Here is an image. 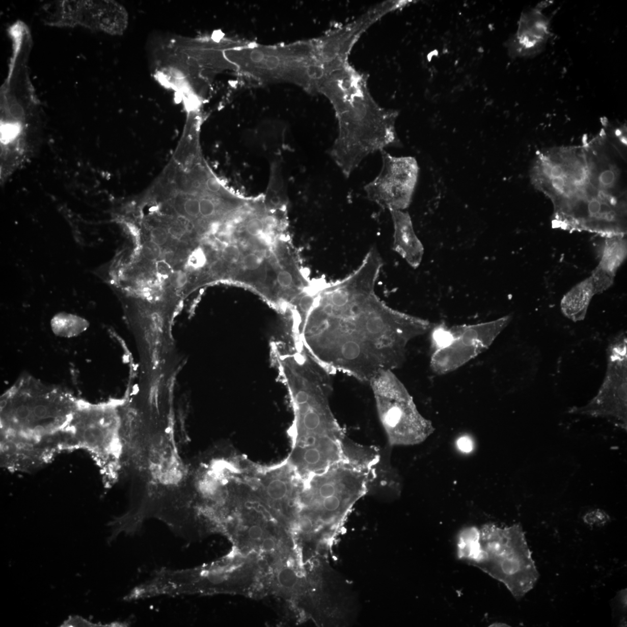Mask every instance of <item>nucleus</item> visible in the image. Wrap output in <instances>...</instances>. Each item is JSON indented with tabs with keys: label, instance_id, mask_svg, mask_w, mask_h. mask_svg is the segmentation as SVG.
<instances>
[{
	"label": "nucleus",
	"instance_id": "1",
	"mask_svg": "<svg viewBox=\"0 0 627 627\" xmlns=\"http://www.w3.org/2000/svg\"><path fill=\"white\" fill-rule=\"evenodd\" d=\"M383 260L376 248L350 275L315 293L302 330L303 344L330 372L363 383L391 371L405 339L425 323L390 308L375 292Z\"/></svg>",
	"mask_w": 627,
	"mask_h": 627
},
{
	"label": "nucleus",
	"instance_id": "2",
	"mask_svg": "<svg viewBox=\"0 0 627 627\" xmlns=\"http://www.w3.org/2000/svg\"><path fill=\"white\" fill-rule=\"evenodd\" d=\"M269 352L293 411L288 462L303 477L322 472L343 460L345 437L330 404L331 372L302 344L274 340Z\"/></svg>",
	"mask_w": 627,
	"mask_h": 627
},
{
	"label": "nucleus",
	"instance_id": "3",
	"mask_svg": "<svg viewBox=\"0 0 627 627\" xmlns=\"http://www.w3.org/2000/svg\"><path fill=\"white\" fill-rule=\"evenodd\" d=\"M329 99L339 132L330 155L347 178L372 153L400 146L398 112L381 107L369 92L367 77L350 64L327 78L319 92Z\"/></svg>",
	"mask_w": 627,
	"mask_h": 627
},
{
	"label": "nucleus",
	"instance_id": "4",
	"mask_svg": "<svg viewBox=\"0 0 627 627\" xmlns=\"http://www.w3.org/2000/svg\"><path fill=\"white\" fill-rule=\"evenodd\" d=\"M480 533V550L472 566L504 584L514 598L521 600L539 577L522 527L487 526Z\"/></svg>",
	"mask_w": 627,
	"mask_h": 627
},
{
	"label": "nucleus",
	"instance_id": "5",
	"mask_svg": "<svg viewBox=\"0 0 627 627\" xmlns=\"http://www.w3.org/2000/svg\"><path fill=\"white\" fill-rule=\"evenodd\" d=\"M532 180L556 206L586 189L591 176L583 152L555 149L540 155L533 168Z\"/></svg>",
	"mask_w": 627,
	"mask_h": 627
},
{
	"label": "nucleus",
	"instance_id": "6",
	"mask_svg": "<svg viewBox=\"0 0 627 627\" xmlns=\"http://www.w3.org/2000/svg\"><path fill=\"white\" fill-rule=\"evenodd\" d=\"M607 352V369L599 392L587 405L573 408L570 413L607 418L626 430L627 342L624 333L617 335L611 340Z\"/></svg>",
	"mask_w": 627,
	"mask_h": 627
},
{
	"label": "nucleus",
	"instance_id": "7",
	"mask_svg": "<svg viewBox=\"0 0 627 627\" xmlns=\"http://www.w3.org/2000/svg\"><path fill=\"white\" fill-rule=\"evenodd\" d=\"M382 167L374 180L365 186L367 197L389 211L410 206L416 187L419 166L413 157H395L380 151Z\"/></svg>",
	"mask_w": 627,
	"mask_h": 627
},
{
	"label": "nucleus",
	"instance_id": "8",
	"mask_svg": "<svg viewBox=\"0 0 627 627\" xmlns=\"http://www.w3.org/2000/svg\"><path fill=\"white\" fill-rule=\"evenodd\" d=\"M377 415L390 445L414 439L417 435L416 419L408 398L391 371H382L369 382Z\"/></svg>",
	"mask_w": 627,
	"mask_h": 627
},
{
	"label": "nucleus",
	"instance_id": "9",
	"mask_svg": "<svg viewBox=\"0 0 627 627\" xmlns=\"http://www.w3.org/2000/svg\"><path fill=\"white\" fill-rule=\"evenodd\" d=\"M545 6L538 5L523 12L515 35L509 43V52L514 56L525 57L540 51L550 36L549 20L543 14Z\"/></svg>",
	"mask_w": 627,
	"mask_h": 627
},
{
	"label": "nucleus",
	"instance_id": "10",
	"mask_svg": "<svg viewBox=\"0 0 627 627\" xmlns=\"http://www.w3.org/2000/svg\"><path fill=\"white\" fill-rule=\"evenodd\" d=\"M394 227V251L411 267L418 268L421 264L424 248L414 230L410 214L404 210L390 211Z\"/></svg>",
	"mask_w": 627,
	"mask_h": 627
},
{
	"label": "nucleus",
	"instance_id": "11",
	"mask_svg": "<svg viewBox=\"0 0 627 627\" xmlns=\"http://www.w3.org/2000/svg\"><path fill=\"white\" fill-rule=\"evenodd\" d=\"M595 294L590 276L575 285L563 296L560 303L562 313L573 321L584 320L589 305Z\"/></svg>",
	"mask_w": 627,
	"mask_h": 627
},
{
	"label": "nucleus",
	"instance_id": "12",
	"mask_svg": "<svg viewBox=\"0 0 627 627\" xmlns=\"http://www.w3.org/2000/svg\"><path fill=\"white\" fill-rule=\"evenodd\" d=\"M387 447L381 448L378 459L366 475L367 493H387L396 485V473L390 463Z\"/></svg>",
	"mask_w": 627,
	"mask_h": 627
},
{
	"label": "nucleus",
	"instance_id": "13",
	"mask_svg": "<svg viewBox=\"0 0 627 627\" xmlns=\"http://www.w3.org/2000/svg\"><path fill=\"white\" fill-rule=\"evenodd\" d=\"M627 255V244L625 236H614L606 238L601 258L596 267L613 278L624 262Z\"/></svg>",
	"mask_w": 627,
	"mask_h": 627
},
{
	"label": "nucleus",
	"instance_id": "14",
	"mask_svg": "<svg viewBox=\"0 0 627 627\" xmlns=\"http://www.w3.org/2000/svg\"><path fill=\"white\" fill-rule=\"evenodd\" d=\"M480 530L465 529L456 538V555L459 559L471 564L474 562L480 550Z\"/></svg>",
	"mask_w": 627,
	"mask_h": 627
},
{
	"label": "nucleus",
	"instance_id": "15",
	"mask_svg": "<svg viewBox=\"0 0 627 627\" xmlns=\"http://www.w3.org/2000/svg\"><path fill=\"white\" fill-rule=\"evenodd\" d=\"M584 522L590 526H603L610 521V516L603 510L596 509L585 514Z\"/></svg>",
	"mask_w": 627,
	"mask_h": 627
},
{
	"label": "nucleus",
	"instance_id": "16",
	"mask_svg": "<svg viewBox=\"0 0 627 627\" xmlns=\"http://www.w3.org/2000/svg\"><path fill=\"white\" fill-rule=\"evenodd\" d=\"M151 241L159 247L165 246L169 242V236L167 230L163 226L156 225L152 227L150 232Z\"/></svg>",
	"mask_w": 627,
	"mask_h": 627
},
{
	"label": "nucleus",
	"instance_id": "17",
	"mask_svg": "<svg viewBox=\"0 0 627 627\" xmlns=\"http://www.w3.org/2000/svg\"><path fill=\"white\" fill-rule=\"evenodd\" d=\"M63 627H96L109 626L101 623H94L92 621L87 620L80 616H70L67 620L64 621L61 625Z\"/></svg>",
	"mask_w": 627,
	"mask_h": 627
},
{
	"label": "nucleus",
	"instance_id": "18",
	"mask_svg": "<svg viewBox=\"0 0 627 627\" xmlns=\"http://www.w3.org/2000/svg\"><path fill=\"white\" fill-rule=\"evenodd\" d=\"M222 255L223 260L229 264L238 263L241 256L239 248L235 244H229L224 247Z\"/></svg>",
	"mask_w": 627,
	"mask_h": 627
},
{
	"label": "nucleus",
	"instance_id": "19",
	"mask_svg": "<svg viewBox=\"0 0 627 627\" xmlns=\"http://www.w3.org/2000/svg\"><path fill=\"white\" fill-rule=\"evenodd\" d=\"M278 580L281 586L286 588L293 587L297 583L295 573L288 568H284L279 573Z\"/></svg>",
	"mask_w": 627,
	"mask_h": 627
},
{
	"label": "nucleus",
	"instance_id": "20",
	"mask_svg": "<svg viewBox=\"0 0 627 627\" xmlns=\"http://www.w3.org/2000/svg\"><path fill=\"white\" fill-rule=\"evenodd\" d=\"M262 263V259L254 253H248L243 257L242 264L244 269L248 271H254L259 268Z\"/></svg>",
	"mask_w": 627,
	"mask_h": 627
},
{
	"label": "nucleus",
	"instance_id": "21",
	"mask_svg": "<svg viewBox=\"0 0 627 627\" xmlns=\"http://www.w3.org/2000/svg\"><path fill=\"white\" fill-rule=\"evenodd\" d=\"M161 254L160 247L152 241L144 244L143 248V256L147 260L154 261L159 258Z\"/></svg>",
	"mask_w": 627,
	"mask_h": 627
},
{
	"label": "nucleus",
	"instance_id": "22",
	"mask_svg": "<svg viewBox=\"0 0 627 627\" xmlns=\"http://www.w3.org/2000/svg\"><path fill=\"white\" fill-rule=\"evenodd\" d=\"M433 336L438 344L443 347L449 346L453 340V337L450 332L442 329L435 331Z\"/></svg>",
	"mask_w": 627,
	"mask_h": 627
},
{
	"label": "nucleus",
	"instance_id": "23",
	"mask_svg": "<svg viewBox=\"0 0 627 627\" xmlns=\"http://www.w3.org/2000/svg\"><path fill=\"white\" fill-rule=\"evenodd\" d=\"M170 283L175 288H184L188 282V277L183 271H178L170 277Z\"/></svg>",
	"mask_w": 627,
	"mask_h": 627
},
{
	"label": "nucleus",
	"instance_id": "24",
	"mask_svg": "<svg viewBox=\"0 0 627 627\" xmlns=\"http://www.w3.org/2000/svg\"><path fill=\"white\" fill-rule=\"evenodd\" d=\"M277 280L278 284L285 289L291 288L294 284L293 277L292 273L289 271H280L278 274Z\"/></svg>",
	"mask_w": 627,
	"mask_h": 627
},
{
	"label": "nucleus",
	"instance_id": "25",
	"mask_svg": "<svg viewBox=\"0 0 627 627\" xmlns=\"http://www.w3.org/2000/svg\"><path fill=\"white\" fill-rule=\"evenodd\" d=\"M297 526L298 529L303 533L310 532L314 528V523L309 517L302 515L298 519Z\"/></svg>",
	"mask_w": 627,
	"mask_h": 627
},
{
	"label": "nucleus",
	"instance_id": "26",
	"mask_svg": "<svg viewBox=\"0 0 627 627\" xmlns=\"http://www.w3.org/2000/svg\"><path fill=\"white\" fill-rule=\"evenodd\" d=\"M248 536L253 540H259L263 535V530L259 525H252L248 531Z\"/></svg>",
	"mask_w": 627,
	"mask_h": 627
},
{
	"label": "nucleus",
	"instance_id": "27",
	"mask_svg": "<svg viewBox=\"0 0 627 627\" xmlns=\"http://www.w3.org/2000/svg\"><path fill=\"white\" fill-rule=\"evenodd\" d=\"M457 445L460 450L465 452H471L472 450L473 444L470 439L468 438H462L458 440Z\"/></svg>",
	"mask_w": 627,
	"mask_h": 627
},
{
	"label": "nucleus",
	"instance_id": "28",
	"mask_svg": "<svg viewBox=\"0 0 627 627\" xmlns=\"http://www.w3.org/2000/svg\"><path fill=\"white\" fill-rule=\"evenodd\" d=\"M276 547V541L271 538H265L261 544V548L265 552H271L275 549Z\"/></svg>",
	"mask_w": 627,
	"mask_h": 627
},
{
	"label": "nucleus",
	"instance_id": "29",
	"mask_svg": "<svg viewBox=\"0 0 627 627\" xmlns=\"http://www.w3.org/2000/svg\"><path fill=\"white\" fill-rule=\"evenodd\" d=\"M16 415L20 419H26L30 415V410L26 406H20L16 409Z\"/></svg>",
	"mask_w": 627,
	"mask_h": 627
},
{
	"label": "nucleus",
	"instance_id": "30",
	"mask_svg": "<svg viewBox=\"0 0 627 627\" xmlns=\"http://www.w3.org/2000/svg\"><path fill=\"white\" fill-rule=\"evenodd\" d=\"M33 412L36 417L43 418L47 414V408L44 405H40L36 406Z\"/></svg>",
	"mask_w": 627,
	"mask_h": 627
},
{
	"label": "nucleus",
	"instance_id": "31",
	"mask_svg": "<svg viewBox=\"0 0 627 627\" xmlns=\"http://www.w3.org/2000/svg\"><path fill=\"white\" fill-rule=\"evenodd\" d=\"M6 404H7V402H6V401H2V402H1V408H3L5 407V406H6Z\"/></svg>",
	"mask_w": 627,
	"mask_h": 627
}]
</instances>
